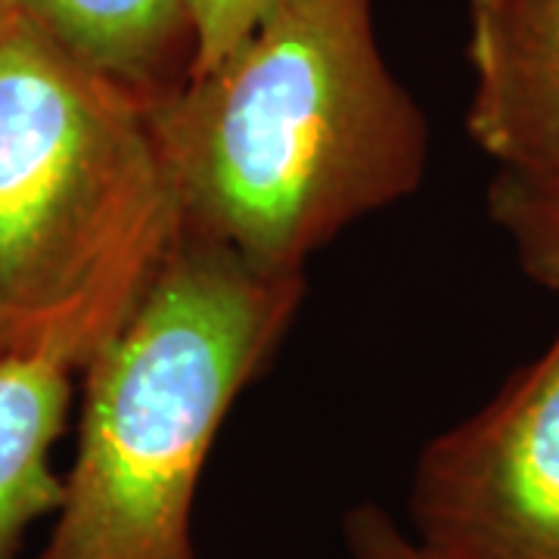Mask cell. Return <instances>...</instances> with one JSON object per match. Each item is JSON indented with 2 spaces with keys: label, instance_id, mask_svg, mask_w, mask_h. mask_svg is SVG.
<instances>
[{
  "label": "cell",
  "instance_id": "1",
  "mask_svg": "<svg viewBox=\"0 0 559 559\" xmlns=\"http://www.w3.org/2000/svg\"><path fill=\"white\" fill-rule=\"evenodd\" d=\"M180 234L264 277L411 197L429 128L382 57L373 0H277L237 50L150 106Z\"/></svg>",
  "mask_w": 559,
  "mask_h": 559
},
{
  "label": "cell",
  "instance_id": "6",
  "mask_svg": "<svg viewBox=\"0 0 559 559\" xmlns=\"http://www.w3.org/2000/svg\"><path fill=\"white\" fill-rule=\"evenodd\" d=\"M16 13L146 106L193 72V0H16Z\"/></svg>",
  "mask_w": 559,
  "mask_h": 559
},
{
  "label": "cell",
  "instance_id": "2",
  "mask_svg": "<svg viewBox=\"0 0 559 559\" xmlns=\"http://www.w3.org/2000/svg\"><path fill=\"white\" fill-rule=\"evenodd\" d=\"M178 237L150 106L13 22L0 38V360L81 373Z\"/></svg>",
  "mask_w": 559,
  "mask_h": 559
},
{
  "label": "cell",
  "instance_id": "4",
  "mask_svg": "<svg viewBox=\"0 0 559 559\" xmlns=\"http://www.w3.org/2000/svg\"><path fill=\"white\" fill-rule=\"evenodd\" d=\"M407 516L429 559H559V333L419 451Z\"/></svg>",
  "mask_w": 559,
  "mask_h": 559
},
{
  "label": "cell",
  "instance_id": "11",
  "mask_svg": "<svg viewBox=\"0 0 559 559\" xmlns=\"http://www.w3.org/2000/svg\"><path fill=\"white\" fill-rule=\"evenodd\" d=\"M20 20L16 13V0H0V38L10 32V25Z\"/></svg>",
  "mask_w": 559,
  "mask_h": 559
},
{
  "label": "cell",
  "instance_id": "3",
  "mask_svg": "<svg viewBox=\"0 0 559 559\" xmlns=\"http://www.w3.org/2000/svg\"><path fill=\"white\" fill-rule=\"evenodd\" d=\"M305 277L180 234L138 311L81 370L75 457L35 559H197L205 460L277 352Z\"/></svg>",
  "mask_w": 559,
  "mask_h": 559
},
{
  "label": "cell",
  "instance_id": "7",
  "mask_svg": "<svg viewBox=\"0 0 559 559\" xmlns=\"http://www.w3.org/2000/svg\"><path fill=\"white\" fill-rule=\"evenodd\" d=\"M75 373L50 358L0 360V559H16L28 528L53 520L62 476L53 466Z\"/></svg>",
  "mask_w": 559,
  "mask_h": 559
},
{
  "label": "cell",
  "instance_id": "9",
  "mask_svg": "<svg viewBox=\"0 0 559 559\" xmlns=\"http://www.w3.org/2000/svg\"><path fill=\"white\" fill-rule=\"evenodd\" d=\"M520 252L525 274L559 289V202L491 212Z\"/></svg>",
  "mask_w": 559,
  "mask_h": 559
},
{
  "label": "cell",
  "instance_id": "8",
  "mask_svg": "<svg viewBox=\"0 0 559 559\" xmlns=\"http://www.w3.org/2000/svg\"><path fill=\"white\" fill-rule=\"evenodd\" d=\"M274 7L277 0H193L197 60L190 75L212 69L237 50Z\"/></svg>",
  "mask_w": 559,
  "mask_h": 559
},
{
  "label": "cell",
  "instance_id": "10",
  "mask_svg": "<svg viewBox=\"0 0 559 559\" xmlns=\"http://www.w3.org/2000/svg\"><path fill=\"white\" fill-rule=\"evenodd\" d=\"M342 540L348 559H429L407 525H401L380 503L364 500L342 520Z\"/></svg>",
  "mask_w": 559,
  "mask_h": 559
},
{
  "label": "cell",
  "instance_id": "5",
  "mask_svg": "<svg viewBox=\"0 0 559 559\" xmlns=\"http://www.w3.org/2000/svg\"><path fill=\"white\" fill-rule=\"evenodd\" d=\"M466 128L498 165L491 212L559 202V0H466Z\"/></svg>",
  "mask_w": 559,
  "mask_h": 559
}]
</instances>
